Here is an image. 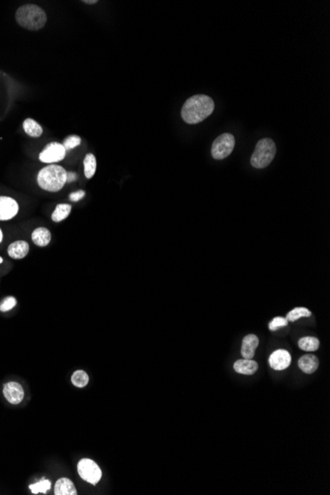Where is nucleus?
I'll return each instance as SVG.
<instances>
[{
  "instance_id": "nucleus-1",
  "label": "nucleus",
  "mask_w": 330,
  "mask_h": 495,
  "mask_svg": "<svg viewBox=\"0 0 330 495\" xmlns=\"http://www.w3.org/2000/svg\"><path fill=\"white\" fill-rule=\"evenodd\" d=\"M215 110L214 100L207 95H195L186 100L181 117L187 124L195 125L206 120Z\"/></svg>"
},
{
  "instance_id": "nucleus-2",
  "label": "nucleus",
  "mask_w": 330,
  "mask_h": 495,
  "mask_svg": "<svg viewBox=\"0 0 330 495\" xmlns=\"http://www.w3.org/2000/svg\"><path fill=\"white\" fill-rule=\"evenodd\" d=\"M67 171L60 165L51 164L40 170L37 181L39 186L49 192H59L66 185Z\"/></svg>"
},
{
  "instance_id": "nucleus-3",
  "label": "nucleus",
  "mask_w": 330,
  "mask_h": 495,
  "mask_svg": "<svg viewBox=\"0 0 330 495\" xmlns=\"http://www.w3.org/2000/svg\"><path fill=\"white\" fill-rule=\"evenodd\" d=\"M16 21L21 27L27 30L38 31L46 25L47 15L40 6L26 4L16 11Z\"/></svg>"
},
{
  "instance_id": "nucleus-4",
  "label": "nucleus",
  "mask_w": 330,
  "mask_h": 495,
  "mask_svg": "<svg viewBox=\"0 0 330 495\" xmlns=\"http://www.w3.org/2000/svg\"><path fill=\"white\" fill-rule=\"evenodd\" d=\"M276 155V144L271 138L260 139L252 153L250 162L254 168L262 169L272 162Z\"/></svg>"
},
{
  "instance_id": "nucleus-5",
  "label": "nucleus",
  "mask_w": 330,
  "mask_h": 495,
  "mask_svg": "<svg viewBox=\"0 0 330 495\" xmlns=\"http://www.w3.org/2000/svg\"><path fill=\"white\" fill-rule=\"evenodd\" d=\"M235 145V138L230 132H225L218 136L212 145V156L215 159L221 160L228 157Z\"/></svg>"
},
{
  "instance_id": "nucleus-6",
  "label": "nucleus",
  "mask_w": 330,
  "mask_h": 495,
  "mask_svg": "<svg viewBox=\"0 0 330 495\" xmlns=\"http://www.w3.org/2000/svg\"><path fill=\"white\" fill-rule=\"evenodd\" d=\"M77 470L80 475V477L91 483V484H97L101 479L102 476V471L100 469L99 465L89 459H82L77 464Z\"/></svg>"
},
{
  "instance_id": "nucleus-7",
  "label": "nucleus",
  "mask_w": 330,
  "mask_h": 495,
  "mask_svg": "<svg viewBox=\"0 0 330 495\" xmlns=\"http://www.w3.org/2000/svg\"><path fill=\"white\" fill-rule=\"evenodd\" d=\"M65 146L60 142H51L46 145L39 155V159L44 163H56L66 157Z\"/></svg>"
},
{
  "instance_id": "nucleus-8",
  "label": "nucleus",
  "mask_w": 330,
  "mask_h": 495,
  "mask_svg": "<svg viewBox=\"0 0 330 495\" xmlns=\"http://www.w3.org/2000/svg\"><path fill=\"white\" fill-rule=\"evenodd\" d=\"M19 212V205L11 197L0 196V221H9L16 217Z\"/></svg>"
},
{
  "instance_id": "nucleus-9",
  "label": "nucleus",
  "mask_w": 330,
  "mask_h": 495,
  "mask_svg": "<svg viewBox=\"0 0 330 495\" xmlns=\"http://www.w3.org/2000/svg\"><path fill=\"white\" fill-rule=\"evenodd\" d=\"M3 395L12 404H19L24 398V390L19 383L10 382L4 385Z\"/></svg>"
},
{
  "instance_id": "nucleus-10",
  "label": "nucleus",
  "mask_w": 330,
  "mask_h": 495,
  "mask_svg": "<svg viewBox=\"0 0 330 495\" xmlns=\"http://www.w3.org/2000/svg\"><path fill=\"white\" fill-rule=\"evenodd\" d=\"M292 361L290 353L286 350L280 349L274 351L269 357V365L276 371H282L287 369Z\"/></svg>"
},
{
  "instance_id": "nucleus-11",
  "label": "nucleus",
  "mask_w": 330,
  "mask_h": 495,
  "mask_svg": "<svg viewBox=\"0 0 330 495\" xmlns=\"http://www.w3.org/2000/svg\"><path fill=\"white\" fill-rule=\"evenodd\" d=\"M259 345V339L254 334L246 335L242 340L241 355L243 359H253L255 355V350Z\"/></svg>"
},
{
  "instance_id": "nucleus-12",
  "label": "nucleus",
  "mask_w": 330,
  "mask_h": 495,
  "mask_svg": "<svg viewBox=\"0 0 330 495\" xmlns=\"http://www.w3.org/2000/svg\"><path fill=\"white\" fill-rule=\"evenodd\" d=\"M29 243L24 240H18L15 242H12L7 249L8 255L12 259H23L27 256L29 253Z\"/></svg>"
},
{
  "instance_id": "nucleus-13",
  "label": "nucleus",
  "mask_w": 330,
  "mask_h": 495,
  "mask_svg": "<svg viewBox=\"0 0 330 495\" xmlns=\"http://www.w3.org/2000/svg\"><path fill=\"white\" fill-rule=\"evenodd\" d=\"M233 369L238 374L250 376L257 371L258 364L252 359H241V360H237L234 363Z\"/></svg>"
},
{
  "instance_id": "nucleus-14",
  "label": "nucleus",
  "mask_w": 330,
  "mask_h": 495,
  "mask_svg": "<svg viewBox=\"0 0 330 495\" xmlns=\"http://www.w3.org/2000/svg\"><path fill=\"white\" fill-rule=\"evenodd\" d=\"M299 369L305 374H312L318 368V359L314 355L307 354L299 358L298 360Z\"/></svg>"
},
{
  "instance_id": "nucleus-15",
  "label": "nucleus",
  "mask_w": 330,
  "mask_h": 495,
  "mask_svg": "<svg viewBox=\"0 0 330 495\" xmlns=\"http://www.w3.org/2000/svg\"><path fill=\"white\" fill-rule=\"evenodd\" d=\"M55 494L56 495H76L77 491L73 484V482L66 478H60L55 485Z\"/></svg>"
},
{
  "instance_id": "nucleus-16",
  "label": "nucleus",
  "mask_w": 330,
  "mask_h": 495,
  "mask_svg": "<svg viewBox=\"0 0 330 495\" xmlns=\"http://www.w3.org/2000/svg\"><path fill=\"white\" fill-rule=\"evenodd\" d=\"M52 239L51 231L46 228H38L32 232V240L37 246L45 247Z\"/></svg>"
},
{
  "instance_id": "nucleus-17",
  "label": "nucleus",
  "mask_w": 330,
  "mask_h": 495,
  "mask_svg": "<svg viewBox=\"0 0 330 495\" xmlns=\"http://www.w3.org/2000/svg\"><path fill=\"white\" fill-rule=\"evenodd\" d=\"M83 165H84L85 177L87 179H91L94 176V174L96 172V168H97V162H96L95 156L92 153H87L85 158H84Z\"/></svg>"
},
{
  "instance_id": "nucleus-18",
  "label": "nucleus",
  "mask_w": 330,
  "mask_h": 495,
  "mask_svg": "<svg viewBox=\"0 0 330 495\" xmlns=\"http://www.w3.org/2000/svg\"><path fill=\"white\" fill-rule=\"evenodd\" d=\"M71 212V206L68 205V204H59L53 215H52V220L56 223H60L64 220H66V218L69 216Z\"/></svg>"
},
{
  "instance_id": "nucleus-19",
  "label": "nucleus",
  "mask_w": 330,
  "mask_h": 495,
  "mask_svg": "<svg viewBox=\"0 0 330 495\" xmlns=\"http://www.w3.org/2000/svg\"><path fill=\"white\" fill-rule=\"evenodd\" d=\"M23 129L28 135L32 137H39L43 133L41 125L38 124L33 119H26L23 123Z\"/></svg>"
},
{
  "instance_id": "nucleus-20",
  "label": "nucleus",
  "mask_w": 330,
  "mask_h": 495,
  "mask_svg": "<svg viewBox=\"0 0 330 495\" xmlns=\"http://www.w3.org/2000/svg\"><path fill=\"white\" fill-rule=\"evenodd\" d=\"M298 347L307 352L316 351L319 347V340L315 337H302L298 341Z\"/></svg>"
},
{
  "instance_id": "nucleus-21",
  "label": "nucleus",
  "mask_w": 330,
  "mask_h": 495,
  "mask_svg": "<svg viewBox=\"0 0 330 495\" xmlns=\"http://www.w3.org/2000/svg\"><path fill=\"white\" fill-rule=\"evenodd\" d=\"M89 382V377L86 372L78 370L71 376V383L77 388H84Z\"/></svg>"
},
{
  "instance_id": "nucleus-22",
  "label": "nucleus",
  "mask_w": 330,
  "mask_h": 495,
  "mask_svg": "<svg viewBox=\"0 0 330 495\" xmlns=\"http://www.w3.org/2000/svg\"><path fill=\"white\" fill-rule=\"evenodd\" d=\"M310 315H311V312L307 308H305V307H296V308L292 309L288 313L286 319L288 321L294 322V321H297V319L300 318V317H308Z\"/></svg>"
},
{
  "instance_id": "nucleus-23",
  "label": "nucleus",
  "mask_w": 330,
  "mask_h": 495,
  "mask_svg": "<svg viewBox=\"0 0 330 495\" xmlns=\"http://www.w3.org/2000/svg\"><path fill=\"white\" fill-rule=\"evenodd\" d=\"M51 481L48 480V479H44V480H41L37 483H34V484H31L29 486V488L31 489V491L33 492L34 494H38V493H46L48 490H50L51 488Z\"/></svg>"
},
{
  "instance_id": "nucleus-24",
  "label": "nucleus",
  "mask_w": 330,
  "mask_h": 495,
  "mask_svg": "<svg viewBox=\"0 0 330 495\" xmlns=\"http://www.w3.org/2000/svg\"><path fill=\"white\" fill-rule=\"evenodd\" d=\"M81 142V138L78 135H69L66 140L64 141L63 145L65 146L66 150H70L78 146Z\"/></svg>"
},
{
  "instance_id": "nucleus-25",
  "label": "nucleus",
  "mask_w": 330,
  "mask_h": 495,
  "mask_svg": "<svg viewBox=\"0 0 330 495\" xmlns=\"http://www.w3.org/2000/svg\"><path fill=\"white\" fill-rule=\"evenodd\" d=\"M288 325V320L284 317H275L270 323H269V329L271 331H275L278 328L285 327Z\"/></svg>"
},
{
  "instance_id": "nucleus-26",
  "label": "nucleus",
  "mask_w": 330,
  "mask_h": 495,
  "mask_svg": "<svg viewBox=\"0 0 330 495\" xmlns=\"http://www.w3.org/2000/svg\"><path fill=\"white\" fill-rule=\"evenodd\" d=\"M16 305V298L13 297H6L0 304L1 311H8Z\"/></svg>"
},
{
  "instance_id": "nucleus-27",
  "label": "nucleus",
  "mask_w": 330,
  "mask_h": 495,
  "mask_svg": "<svg viewBox=\"0 0 330 495\" xmlns=\"http://www.w3.org/2000/svg\"><path fill=\"white\" fill-rule=\"evenodd\" d=\"M84 196H85V192H84V191H82V190H80V191H77V192L71 193V194L69 195V199H70L71 201H73V202H78V201H80L81 199L84 198Z\"/></svg>"
},
{
  "instance_id": "nucleus-28",
  "label": "nucleus",
  "mask_w": 330,
  "mask_h": 495,
  "mask_svg": "<svg viewBox=\"0 0 330 495\" xmlns=\"http://www.w3.org/2000/svg\"><path fill=\"white\" fill-rule=\"evenodd\" d=\"M77 179V175L74 172H67L66 182H73Z\"/></svg>"
},
{
  "instance_id": "nucleus-29",
  "label": "nucleus",
  "mask_w": 330,
  "mask_h": 495,
  "mask_svg": "<svg viewBox=\"0 0 330 495\" xmlns=\"http://www.w3.org/2000/svg\"><path fill=\"white\" fill-rule=\"evenodd\" d=\"M83 2H84V3H86V4H95V3H97L98 1H97V0H84Z\"/></svg>"
},
{
  "instance_id": "nucleus-30",
  "label": "nucleus",
  "mask_w": 330,
  "mask_h": 495,
  "mask_svg": "<svg viewBox=\"0 0 330 495\" xmlns=\"http://www.w3.org/2000/svg\"><path fill=\"white\" fill-rule=\"evenodd\" d=\"M2 239H3V233H2V231L0 230V243H1Z\"/></svg>"
},
{
  "instance_id": "nucleus-31",
  "label": "nucleus",
  "mask_w": 330,
  "mask_h": 495,
  "mask_svg": "<svg viewBox=\"0 0 330 495\" xmlns=\"http://www.w3.org/2000/svg\"><path fill=\"white\" fill-rule=\"evenodd\" d=\"M2 262H3V259H2V258H1V257H0V264H1V263H2Z\"/></svg>"
}]
</instances>
